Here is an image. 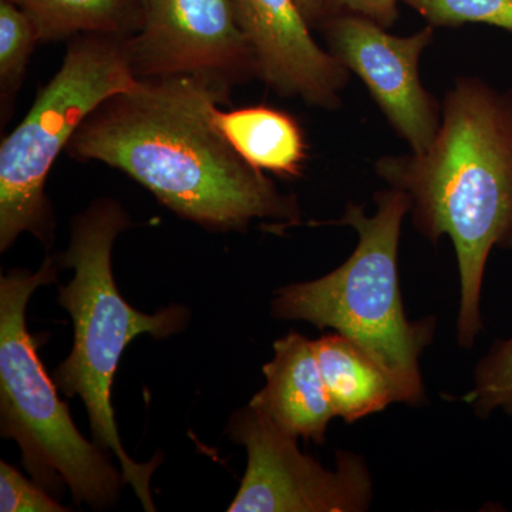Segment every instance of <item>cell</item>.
<instances>
[{"label":"cell","mask_w":512,"mask_h":512,"mask_svg":"<svg viewBox=\"0 0 512 512\" xmlns=\"http://www.w3.org/2000/svg\"><path fill=\"white\" fill-rule=\"evenodd\" d=\"M229 90L194 76L140 79L94 110L66 151L123 171L168 210L212 231H244L254 220L299 224L296 198L276 190L215 124Z\"/></svg>","instance_id":"6da1fadb"},{"label":"cell","mask_w":512,"mask_h":512,"mask_svg":"<svg viewBox=\"0 0 512 512\" xmlns=\"http://www.w3.org/2000/svg\"><path fill=\"white\" fill-rule=\"evenodd\" d=\"M376 174L412 201L413 222L436 244L453 241L460 269L458 340L470 349L481 329L480 296L494 247L512 248V92L461 77L441 104L424 153L387 156Z\"/></svg>","instance_id":"7a4b0ae2"},{"label":"cell","mask_w":512,"mask_h":512,"mask_svg":"<svg viewBox=\"0 0 512 512\" xmlns=\"http://www.w3.org/2000/svg\"><path fill=\"white\" fill-rule=\"evenodd\" d=\"M130 218L119 202L99 200L73 221L69 249L62 266L74 271L69 285L60 289V305L73 320L72 353L55 373L56 386L67 397H82L94 443L119 458L124 481L136 491L144 510L156 511L150 478L158 458L136 463L124 450L111 406V384L120 357L131 340L143 333L167 338L184 328L188 312L171 306L156 315L131 308L120 295L111 269V251Z\"/></svg>","instance_id":"3957f363"},{"label":"cell","mask_w":512,"mask_h":512,"mask_svg":"<svg viewBox=\"0 0 512 512\" xmlns=\"http://www.w3.org/2000/svg\"><path fill=\"white\" fill-rule=\"evenodd\" d=\"M377 211L348 204L336 225H348L359 242L345 264L316 281L286 286L272 302L281 319L306 320L333 328L359 346L392 384L396 403L419 404L423 397L420 355L429 326L409 322L397 274L402 224L412 201L389 188L375 195Z\"/></svg>","instance_id":"277c9868"},{"label":"cell","mask_w":512,"mask_h":512,"mask_svg":"<svg viewBox=\"0 0 512 512\" xmlns=\"http://www.w3.org/2000/svg\"><path fill=\"white\" fill-rule=\"evenodd\" d=\"M55 281L53 258L35 274L13 271L0 281V430L19 444L39 485L55 490L67 484L77 503L109 507L119 495L120 474L104 448L77 430L37 353L39 340L26 328L30 296Z\"/></svg>","instance_id":"5b68a950"},{"label":"cell","mask_w":512,"mask_h":512,"mask_svg":"<svg viewBox=\"0 0 512 512\" xmlns=\"http://www.w3.org/2000/svg\"><path fill=\"white\" fill-rule=\"evenodd\" d=\"M127 37L80 35L62 66L40 90L28 116L0 147V249L23 232L45 239L49 211L47 175L87 117L110 97L133 89Z\"/></svg>","instance_id":"8992f818"},{"label":"cell","mask_w":512,"mask_h":512,"mask_svg":"<svg viewBox=\"0 0 512 512\" xmlns=\"http://www.w3.org/2000/svg\"><path fill=\"white\" fill-rule=\"evenodd\" d=\"M229 434L247 448L248 466L229 512H357L372 501V480L359 457L338 453L326 470L305 456L296 437L276 429L251 404L232 417Z\"/></svg>","instance_id":"52a82bcc"},{"label":"cell","mask_w":512,"mask_h":512,"mask_svg":"<svg viewBox=\"0 0 512 512\" xmlns=\"http://www.w3.org/2000/svg\"><path fill=\"white\" fill-rule=\"evenodd\" d=\"M127 50L138 79L194 76L231 89L256 77L235 0H144Z\"/></svg>","instance_id":"ba28073f"},{"label":"cell","mask_w":512,"mask_h":512,"mask_svg":"<svg viewBox=\"0 0 512 512\" xmlns=\"http://www.w3.org/2000/svg\"><path fill=\"white\" fill-rule=\"evenodd\" d=\"M329 52L369 90L397 136L424 153L441 123V106L420 79V59L433 43L434 26L409 36L387 32L373 20L336 15L323 20Z\"/></svg>","instance_id":"9c48e42d"},{"label":"cell","mask_w":512,"mask_h":512,"mask_svg":"<svg viewBox=\"0 0 512 512\" xmlns=\"http://www.w3.org/2000/svg\"><path fill=\"white\" fill-rule=\"evenodd\" d=\"M256 77L279 96L336 110L350 72L313 39L296 0H235Z\"/></svg>","instance_id":"30bf717a"},{"label":"cell","mask_w":512,"mask_h":512,"mask_svg":"<svg viewBox=\"0 0 512 512\" xmlns=\"http://www.w3.org/2000/svg\"><path fill=\"white\" fill-rule=\"evenodd\" d=\"M274 348V360L264 367L266 386L249 404L282 433L325 443L326 430L336 413L313 342L291 332L276 340Z\"/></svg>","instance_id":"8fae6325"},{"label":"cell","mask_w":512,"mask_h":512,"mask_svg":"<svg viewBox=\"0 0 512 512\" xmlns=\"http://www.w3.org/2000/svg\"><path fill=\"white\" fill-rule=\"evenodd\" d=\"M214 121L252 167L279 177H301L308 160V144L291 114L262 104L231 111L217 107Z\"/></svg>","instance_id":"7c38bea8"},{"label":"cell","mask_w":512,"mask_h":512,"mask_svg":"<svg viewBox=\"0 0 512 512\" xmlns=\"http://www.w3.org/2000/svg\"><path fill=\"white\" fill-rule=\"evenodd\" d=\"M313 349L336 416L352 423L396 403L380 367L345 336H323Z\"/></svg>","instance_id":"4fadbf2b"},{"label":"cell","mask_w":512,"mask_h":512,"mask_svg":"<svg viewBox=\"0 0 512 512\" xmlns=\"http://www.w3.org/2000/svg\"><path fill=\"white\" fill-rule=\"evenodd\" d=\"M28 13L40 42L80 35L131 36L140 28L143 0H3Z\"/></svg>","instance_id":"5bb4252c"},{"label":"cell","mask_w":512,"mask_h":512,"mask_svg":"<svg viewBox=\"0 0 512 512\" xmlns=\"http://www.w3.org/2000/svg\"><path fill=\"white\" fill-rule=\"evenodd\" d=\"M39 35L32 19L18 5L0 0V86L2 104L15 96Z\"/></svg>","instance_id":"9a60e30c"},{"label":"cell","mask_w":512,"mask_h":512,"mask_svg":"<svg viewBox=\"0 0 512 512\" xmlns=\"http://www.w3.org/2000/svg\"><path fill=\"white\" fill-rule=\"evenodd\" d=\"M434 28L487 25L512 33V0H402Z\"/></svg>","instance_id":"2e32d148"},{"label":"cell","mask_w":512,"mask_h":512,"mask_svg":"<svg viewBox=\"0 0 512 512\" xmlns=\"http://www.w3.org/2000/svg\"><path fill=\"white\" fill-rule=\"evenodd\" d=\"M464 400L483 416L503 410L512 417V336L500 340L484 357L477 367L474 389Z\"/></svg>","instance_id":"e0dca14e"},{"label":"cell","mask_w":512,"mask_h":512,"mask_svg":"<svg viewBox=\"0 0 512 512\" xmlns=\"http://www.w3.org/2000/svg\"><path fill=\"white\" fill-rule=\"evenodd\" d=\"M0 511L2 512H63V507L40 488L30 483L16 468L0 463Z\"/></svg>","instance_id":"ac0fdd59"},{"label":"cell","mask_w":512,"mask_h":512,"mask_svg":"<svg viewBox=\"0 0 512 512\" xmlns=\"http://www.w3.org/2000/svg\"><path fill=\"white\" fill-rule=\"evenodd\" d=\"M399 3L402 0H323V20L336 15H357L390 29L399 18Z\"/></svg>","instance_id":"d6986e66"},{"label":"cell","mask_w":512,"mask_h":512,"mask_svg":"<svg viewBox=\"0 0 512 512\" xmlns=\"http://www.w3.org/2000/svg\"><path fill=\"white\" fill-rule=\"evenodd\" d=\"M296 3L312 28L320 26L323 20V0H296Z\"/></svg>","instance_id":"ffe728a7"},{"label":"cell","mask_w":512,"mask_h":512,"mask_svg":"<svg viewBox=\"0 0 512 512\" xmlns=\"http://www.w3.org/2000/svg\"><path fill=\"white\" fill-rule=\"evenodd\" d=\"M143 2H144V0H143Z\"/></svg>","instance_id":"44dd1931"}]
</instances>
